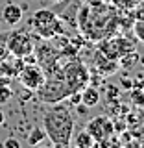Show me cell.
Wrapping results in <instances>:
<instances>
[{"mask_svg":"<svg viewBox=\"0 0 144 148\" xmlns=\"http://www.w3.org/2000/svg\"><path fill=\"white\" fill-rule=\"evenodd\" d=\"M43 128L46 132V137L50 139L54 146H70L74 135V117L68 109V104L55 102L52 108L46 109L43 113Z\"/></svg>","mask_w":144,"mask_h":148,"instance_id":"6da1fadb","label":"cell"},{"mask_svg":"<svg viewBox=\"0 0 144 148\" xmlns=\"http://www.w3.org/2000/svg\"><path fill=\"white\" fill-rule=\"evenodd\" d=\"M30 26L39 39H52L59 34H65L63 22L59 21L57 13L52 11V9H37L31 15Z\"/></svg>","mask_w":144,"mask_h":148,"instance_id":"7a4b0ae2","label":"cell"},{"mask_svg":"<svg viewBox=\"0 0 144 148\" xmlns=\"http://www.w3.org/2000/svg\"><path fill=\"white\" fill-rule=\"evenodd\" d=\"M61 76L67 83L70 95L76 91H81L89 82V71L80 59H70L65 65H61Z\"/></svg>","mask_w":144,"mask_h":148,"instance_id":"3957f363","label":"cell"},{"mask_svg":"<svg viewBox=\"0 0 144 148\" xmlns=\"http://www.w3.org/2000/svg\"><path fill=\"white\" fill-rule=\"evenodd\" d=\"M33 46H35L33 35H31L26 28L8 32V50H9V54L17 56V58H24V56L33 52Z\"/></svg>","mask_w":144,"mask_h":148,"instance_id":"277c9868","label":"cell"},{"mask_svg":"<svg viewBox=\"0 0 144 148\" xmlns=\"http://www.w3.org/2000/svg\"><path fill=\"white\" fill-rule=\"evenodd\" d=\"M85 130L91 133L92 139H94V143L98 145V143L109 139L111 135H115V122L109 117H105V115H98V117L91 119L89 122H87Z\"/></svg>","mask_w":144,"mask_h":148,"instance_id":"5b68a950","label":"cell"},{"mask_svg":"<svg viewBox=\"0 0 144 148\" xmlns=\"http://www.w3.org/2000/svg\"><path fill=\"white\" fill-rule=\"evenodd\" d=\"M17 78L20 80V83H22V87H24V89H28V91H37L44 83L46 74H44L43 69H41V65H37V63L26 65L24 63V69L20 71V74H18Z\"/></svg>","mask_w":144,"mask_h":148,"instance_id":"8992f818","label":"cell"},{"mask_svg":"<svg viewBox=\"0 0 144 148\" xmlns=\"http://www.w3.org/2000/svg\"><path fill=\"white\" fill-rule=\"evenodd\" d=\"M22 69H24V59H22V58H17V56H13V54H8L6 58L0 61V74L9 76L11 80L20 74Z\"/></svg>","mask_w":144,"mask_h":148,"instance_id":"52a82bcc","label":"cell"},{"mask_svg":"<svg viewBox=\"0 0 144 148\" xmlns=\"http://www.w3.org/2000/svg\"><path fill=\"white\" fill-rule=\"evenodd\" d=\"M22 17H24V11H22V8L18 6V4H6L2 9V18H4V22L9 26V28H13V26H17L18 22L22 21Z\"/></svg>","mask_w":144,"mask_h":148,"instance_id":"ba28073f","label":"cell"},{"mask_svg":"<svg viewBox=\"0 0 144 148\" xmlns=\"http://www.w3.org/2000/svg\"><path fill=\"white\" fill-rule=\"evenodd\" d=\"M81 104L85 108H94V106L100 104V91L96 87L85 85L81 89Z\"/></svg>","mask_w":144,"mask_h":148,"instance_id":"9c48e42d","label":"cell"},{"mask_svg":"<svg viewBox=\"0 0 144 148\" xmlns=\"http://www.w3.org/2000/svg\"><path fill=\"white\" fill-rule=\"evenodd\" d=\"M70 145H74L76 148H92L96 143H94V139H92L91 133L83 128L81 132H78V133H74V135H72Z\"/></svg>","mask_w":144,"mask_h":148,"instance_id":"30bf717a","label":"cell"},{"mask_svg":"<svg viewBox=\"0 0 144 148\" xmlns=\"http://www.w3.org/2000/svg\"><path fill=\"white\" fill-rule=\"evenodd\" d=\"M44 137H46L44 128L43 126H35V128H31L30 133H28V145L37 146V145H41V143L44 141Z\"/></svg>","mask_w":144,"mask_h":148,"instance_id":"8fae6325","label":"cell"},{"mask_svg":"<svg viewBox=\"0 0 144 148\" xmlns=\"http://www.w3.org/2000/svg\"><path fill=\"white\" fill-rule=\"evenodd\" d=\"M118 59H120V67H124V69H129V67H133V65L137 63L139 56L135 54V50H131V52H128V54L120 56Z\"/></svg>","mask_w":144,"mask_h":148,"instance_id":"7c38bea8","label":"cell"},{"mask_svg":"<svg viewBox=\"0 0 144 148\" xmlns=\"http://www.w3.org/2000/svg\"><path fill=\"white\" fill-rule=\"evenodd\" d=\"M9 54L8 50V34H0V61Z\"/></svg>","mask_w":144,"mask_h":148,"instance_id":"4fadbf2b","label":"cell"},{"mask_svg":"<svg viewBox=\"0 0 144 148\" xmlns=\"http://www.w3.org/2000/svg\"><path fill=\"white\" fill-rule=\"evenodd\" d=\"M131 100L135 106H144V89H133L131 91Z\"/></svg>","mask_w":144,"mask_h":148,"instance_id":"5bb4252c","label":"cell"},{"mask_svg":"<svg viewBox=\"0 0 144 148\" xmlns=\"http://www.w3.org/2000/svg\"><path fill=\"white\" fill-rule=\"evenodd\" d=\"M11 98V89L9 85H0V104H6Z\"/></svg>","mask_w":144,"mask_h":148,"instance_id":"9a60e30c","label":"cell"},{"mask_svg":"<svg viewBox=\"0 0 144 148\" xmlns=\"http://www.w3.org/2000/svg\"><path fill=\"white\" fill-rule=\"evenodd\" d=\"M135 34L141 41H144V21H139L135 24Z\"/></svg>","mask_w":144,"mask_h":148,"instance_id":"2e32d148","label":"cell"},{"mask_svg":"<svg viewBox=\"0 0 144 148\" xmlns=\"http://www.w3.org/2000/svg\"><path fill=\"white\" fill-rule=\"evenodd\" d=\"M4 146L6 148H20V143L17 141V139H6V141H4Z\"/></svg>","mask_w":144,"mask_h":148,"instance_id":"e0dca14e","label":"cell"},{"mask_svg":"<svg viewBox=\"0 0 144 148\" xmlns=\"http://www.w3.org/2000/svg\"><path fill=\"white\" fill-rule=\"evenodd\" d=\"M85 4L87 6H91V8H98L104 4V0H85Z\"/></svg>","mask_w":144,"mask_h":148,"instance_id":"ac0fdd59","label":"cell"},{"mask_svg":"<svg viewBox=\"0 0 144 148\" xmlns=\"http://www.w3.org/2000/svg\"><path fill=\"white\" fill-rule=\"evenodd\" d=\"M11 83V78L9 76H4V74H0V85H9Z\"/></svg>","mask_w":144,"mask_h":148,"instance_id":"d6986e66","label":"cell"},{"mask_svg":"<svg viewBox=\"0 0 144 148\" xmlns=\"http://www.w3.org/2000/svg\"><path fill=\"white\" fill-rule=\"evenodd\" d=\"M2 124H4V113L0 111V126H2Z\"/></svg>","mask_w":144,"mask_h":148,"instance_id":"ffe728a7","label":"cell"},{"mask_svg":"<svg viewBox=\"0 0 144 148\" xmlns=\"http://www.w3.org/2000/svg\"><path fill=\"white\" fill-rule=\"evenodd\" d=\"M52 2H54V4H57V2H65V0H52Z\"/></svg>","mask_w":144,"mask_h":148,"instance_id":"44dd1931","label":"cell"}]
</instances>
